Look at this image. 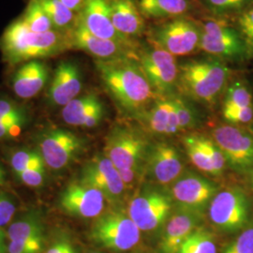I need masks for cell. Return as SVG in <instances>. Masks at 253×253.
Here are the masks:
<instances>
[{"label": "cell", "mask_w": 253, "mask_h": 253, "mask_svg": "<svg viewBox=\"0 0 253 253\" xmlns=\"http://www.w3.org/2000/svg\"><path fill=\"white\" fill-rule=\"evenodd\" d=\"M95 66L103 86L123 113L143 115L159 98L137 59L95 60Z\"/></svg>", "instance_id": "cell-1"}, {"label": "cell", "mask_w": 253, "mask_h": 253, "mask_svg": "<svg viewBox=\"0 0 253 253\" xmlns=\"http://www.w3.org/2000/svg\"><path fill=\"white\" fill-rule=\"evenodd\" d=\"M69 50H72L70 33L57 30L36 33L21 19L11 23L0 38L3 60L9 66L54 57Z\"/></svg>", "instance_id": "cell-2"}, {"label": "cell", "mask_w": 253, "mask_h": 253, "mask_svg": "<svg viewBox=\"0 0 253 253\" xmlns=\"http://www.w3.org/2000/svg\"><path fill=\"white\" fill-rule=\"evenodd\" d=\"M232 76L227 62L209 56L179 64L177 88L200 103L213 105L224 93Z\"/></svg>", "instance_id": "cell-3"}, {"label": "cell", "mask_w": 253, "mask_h": 253, "mask_svg": "<svg viewBox=\"0 0 253 253\" xmlns=\"http://www.w3.org/2000/svg\"><path fill=\"white\" fill-rule=\"evenodd\" d=\"M118 169L126 189L134 185L148 156L144 136L129 126L112 127L105 139L104 154Z\"/></svg>", "instance_id": "cell-4"}, {"label": "cell", "mask_w": 253, "mask_h": 253, "mask_svg": "<svg viewBox=\"0 0 253 253\" xmlns=\"http://www.w3.org/2000/svg\"><path fill=\"white\" fill-rule=\"evenodd\" d=\"M200 51L225 62L242 63L253 53L235 26L224 19L210 18L200 22Z\"/></svg>", "instance_id": "cell-5"}, {"label": "cell", "mask_w": 253, "mask_h": 253, "mask_svg": "<svg viewBox=\"0 0 253 253\" xmlns=\"http://www.w3.org/2000/svg\"><path fill=\"white\" fill-rule=\"evenodd\" d=\"M150 43L162 48L173 56H187L200 51V22L188 16L161 21L146 29Z\"/></svg>", "instance_id": "cell-6"}, {"label": "cell", "mask_w": 253, "mask_h": 253, "mask_svg": "<svg viewBox=\"0 0 253 253\" xmlns=\"http://www.w3.org/2000/svg\"><path fill=\"white\" fill-rule=\"evenodd\" d=\"M91 240L114 253H125L140 242L141 230L121 209L104 211L96 217L90 230Z\"/></svg>", "instance_id": "cell-7"}, {"label": "cell", "mask_w": 253, "mask_h": 253, "mask_svg": "<svg viewBox=\"0 0 253 253\" xmlns=\"http://www.w3.org/2000/svg\"><path fill=\"white\" fill-rule=\"evenodd\" d=\"M208 215L218 230L236 233L249 226L253 215V203L244 190L230 187L216 193L209 204Z\"/></svg>", "instance_id": "cell-8"}, {"label": "cell", "mask_w": 253, "mask_h": 253, "mask_svg": "<svg viewBox=\"0 0 253 253\" xmlns=\"http://www.w3.org/2000/svg\"><path fill=\"white\" fill-rule=\"evenodd\" d=\"M36 149L49 170L68 169L84 150L85 143L73 131L61 127H47L35 135Z\"/></svg>", "instance_id": "cell-9"}, {"label": "cell", "mask_w": 253, "mask_h": 253, "mask_svg": "<svg viewBox=\"0 0 253 253\" xmlns=\"http://www.w3.org/2000/svg\"><path fill=\"white\" fill-rule=\"evenodd\" d=\"M137 61L158 97L174 95L179 75V64L175 56L148 42L140 46Z\"/></svg>", "instance_id": "cell-10"}, {"label": "cell", "mask_w": 253, "mask_h": 253, "mask_svg": "<svg viewBox=\"0 0 253 253\" xmlns=\"http://www.w3.org/2000/svg\"><path fill=\"white\" fill-rule=\"evenodd\" d=\"M172 211V199L163 191L146 190L130 200L127 214L141 232L162 226Z\"/></svg>", "instance_id": "cell-11"}, {"label": "cell", "mask_w": 253, "mask_h": 253, "mask_svg": "<svg viewBox=\"0 0 253 253\" xmlns=\"http://www.w3.org/2000/svg\"><path fill=\"white\" fill-rule=\"evenodd\" d=\"M107 200L100 190L80 181L65 187L57 200L64 214L79 218H96L104 212Z\"/></svg>", "instance_id": "cell-12"}, {"label": "cell", "mask_w": 253, "mask_h": 253, "mask_svg": "<svg viewBox=\"0 0 253 253\" xmlns=\"http://www.w3.org/2000/svg\"><path fill=\"white\" fill-rule=\"evenodd\" d=\"M212 137L235 170L248 172L253 169V135L238 126L222 125L215 127Z\"/></svg>", "instance_id": "cell-13"}, {"label": "cell", "mask_w": 253, "mask_h": 253, "mask_svg": "<svg viewBox=\"0 0 253 253\" xmlns=\"http://www.w3.org/2000/svg\"><path fill=\"white\" fill-rule=\"evenodd\" d=\"M70 40L72 49L81 50L98 61L123 58L138 59V50L140 47L135 48L94 36L79 18L74 28L70 32Z\"/></svg>", "instance_id": "cell-14"}, {"label": "cell", "mask_w": 253, "mask_h": 253, "mask_svg": "<svg viewBox=\"0 0 253 253\" xmlns=\"http://www.w3.org/2000/svg\"><path fill=\"white\" fill-rule=\"evenodd\" d=\"M79 181L100 190L111 204L120 202L126 190L118 169L104 155H96L83 166Z\"/></svg>", "instance_id": "cell-15"}, {"label": "cell", "mask_w": 253, "mask_h": 253, "mask_svg": "<svg viewBox=\"0 0 253 253\" xmlns=\"http://www.w3.org/2000/svg\"><path fill=\"white\" fill-rule=\"evenodd\" d=\"M83 89V74L73 60H64L57 65L49 83L46 101L51 108L66 106L76 99Z\"/></svg>", "instance_id": "cell-16"}, {"label": "cell", "mask_w": 253, "mask_h": 253, "mask_svg": "<svg viewBox=\"0 0 253 253\" xmlns=\"http://www.w3.org/2000/svg\"><path fill=\"white\" fill-rule=\"evenodd\" d=\"M217 192V186L207 178L189 173L175 181L172 199L183 210L197 213L207 208Z\"/></svg>", "instance_id": "cell-17"}, {"label": "cell", "mask_w": 253, "mask_h": 253, "mask_svg": "<svg viewBox=\"0 0 253 253\" xmlns=\"http://www.w3.org/2000/svg\"><path fill=\"white\" fill-rule=\"evenodd\" d=\"M79 19L94 36L135 48L141 46L138 42L126 39L117 30L111 18L108 0H86Z\"/></svg>", "instance_id": "cell-18"}, {"label": "cell", "mask_w": 253, "mask_h": 253, "mask_svg": "<svg viewBox=\"0 0 253 253\" xmlns=\"http://www.w3.org/2000/svg\"><path fill=\"white\" fill-rule=\"evenodd\" d=\"M7 234L9 241H19L44 249L47 240L43 210L38 208H28L16 215L9 223Z\"/></svg>", "instance_id": "cell-19"}, {"label": "cell", "mask_w": 253, "mask_h": 253, "mask_svg": "<svg viewBox=\"0 0 253 253\" xmlns=\"http://www.w3.org/2000/svg\"><path fill=\"white\" fill-rule=\"evenodd\" d=\"M50 80V70L42 60H32L22 64L13 73L10 85L14 94L23 100L39 95Z\"/></svg>", "instance_id": "cell-20"}, {"label": "cell", "mask_w": 253, "mask_h": 253, "mask_svg": "<svg viewBox=\"0 0 253 253\" xmlns=\"http://www.w3.org/2000/svg\"><path fill=\"white\" fill-rule=\"evenodd\" d=\"M108 3L112 22L121 35L133 42L145 35V17L134 0H108Z\"/></svg>", "instance_id": "cell-21"}, {"label": "cell", "mask_w": 253, "mask_h": 253, "mask_svg": "<svg viewBox=\"0 0 253 253\" xmlns=\"http://www.w3.org/2000/svg\"><path fill=\"white\" fill-rule=\"evenodd\" d=\"M148 153L149 169L155 180L167 185L177 180L183 171V163L177 150L166 143H159Z\"/></svg>", "instance_id": "cell-22"}, {"label": "cell", "mask_w": 253, "mask_h": 253, "mask_svg": "<svg viewBox=\"0 0 253 253\" xmlns=\"http://www.w3.org/2000/svg\"><path fill=\"white\" fill-rule=\"evenodd\" d=\"M144 115L147 126L155 133L172 135L179 131L174 95L157 98Z\"/></svg>", "instance_id": "cell-23"}, {"label": "cell", "mask_w": 253, "mask_h": 253, "mask_svg": "<svg viewBox=\"0 0 253 253\" xmlns=\"http://www.w3.org/2000/svg\"><path fill=\"white\" fill-rule=\"evenodd\" d=\"M198 214L185 211L171 217L161 240L162 253H177L181 245L196 229Z\"/></svg>", "instance_id": "cell-24"}, {"label": "cell", "mask_w": 253, "mask_h": 253, "mask_svg": "<svg viewBox=\"0 0 253 253\" xmlns=\"http://www.w3.org/2000/svg\"><path fill=\"white\" fill-rule=\"evenodd\" d=\"M138 7L145 18L165 21L186 16L193 4L191 0H139Z\"/></svg>", "instance_id": "cell-25"}, {"label": "cell", "mask_w": 253, "mask_h": 253, "mask_svg": "<svg viewBox=\"0 0 253 253\" xmlns=\"http://www.w3.org/2000/svg\"><path fill=\"white\" fill-rule=\"evenodd\" d=\"M104 104L96 93H86L72 100L61 112L64 122L70 126H84L91 115Z\"/></svg>", "instance_id": "cell-26"}, {"label": "cell", "mask_w": 253, "mask_h": 253, "mask_svg": "<svg viewBox=\"0 0 253 253\" xmlns=\"http://www.w3.org/2000/svg\"><path fill=\"white\" fill-rule=\"evenodd\" d=\"M211 17L235 19L246 9L253 6V0H195Z\"/></svg>", "instance_id": "cell-27"}, {"label": "cell", "mask_w": 253, "mask_h": 253, "mask_svg": "<svg viewBox=\"0 0 253 253\" xmlns=\"http://www.w3.org/2000/svg\"><path fill=\"white\" fill-rule=\"evenodd\" d=\"M51 20L54 29L70 33L79 18V13L68 9L59 0H37Z\"/></svg>", "instance_id": "cell-28"}, {"label": "cell", "mask_w": 253, "mask_h": 253, "mask_svg": "<svg viewBox=\"0 0 253 253\" xmlns=\"http://www.w3.org/2000/svg\"><path fill=\"white\" fill-rule=\"evenodd\" d=\"M177 253H217L214 235L205 228H196L181 245Z\"/></svg>", "instance_id": "cell-29"}, {"label": "cell", "mask_w": 253, "mask_h": 253, "mask_svg": "<svg viewBox=\"0 0 253 253\" xmlns=\"http://www.w3.org/2000/svg\"><path fill=\"white\" fill-rule=\"evenodd\" d=\"M9 167L14 175L28 169L47 167L42 155L36 148L21 147L13 150L9 158Z\"/></svg>", "instance_id": "cell-30"}, {"label": "cell", "mask_w": 253, "mask_h": 253, "mask_svg": "<svg viewBox=\"0 0 253 253\" xmlns=\"http://www.w3.org/2000/svg\"><path fill=\"white\" fill-rule=\"evenodd\" d=\"M253 106V93L242 80L230 82L224 91L223 109H238Z\"/></svg>", "instance_id": "cell-31"}, {"label": "cell", "mask_w": 253, "mask_h": 253, "mask_svg": "<svg viewBox=\"0 0 253 253\" xmlns=\"http://www.w3.org/2000/svg\"><path fill=\"white\" fill-rule=\"evenodd\" d=\"M20 19L30 30L36 33H46L55 30L45 10L37 0L28 1L27 9Z\"/></svg>", "instance_id": "cell-32"}, {"label": "cell", "mask_w": 253, "mask_h": 253, "mask_svg": "<svg viewBox=\"0 0 253 253\" xmlns=\"http://www.w3.org/2000/svg\"><path fill=\"white\" fill-rule=\"evenodd\" d=\"M185 150L190 158V162L197 169L204 172H208L211 175H215V170L212 162L210 161L208 154L206 153L203 145L200 142L198 134L188 135L184 138Z\"/></svg>", "instance_id": "cell-33"}, {"label": "cell", "mask_w": 253, "mask_h": 253, "mask_svg": "<svg viewBox=\"0 0 253 253\" xmlns=\"http://www.w3.org/2000/svg\"><path fill=\"white\" fill-rule=\"evenodd\" d=\"M30 122V115L11 117L0 120V141L10 140L21 135Z\"/></svg>", "instance_id": "cell-34"}, {"label": "cell", "mask_w": 253, "mask_h": 253, "mask_svg": "<svg viewBox=\"0 0 253 253\" xmlns=\"http://www.w3.org/2000/svg\"><path fill=\"white\" fill-rule=\"evenodd\" d=\"M18 202L16 197L6 190H0V227L4 228L12 221L17 214Z\"/></svg>", "instance_id": "cell-35"}, {"label": "cell", "mask_w": 253, "mask_h": 253, "mask_svg": "<svg viewBox=\"0 0 253 253\" xmlns=\"http://www.w3.org/2000/svg\"><path fill=\"white\" fill-rule=\"evenodd\" d=\"M233 25L253 54V6L235 17Z\"/></svg>", "instance_id": "cell-36"}, {"label": "cell", "mask_w": 253, "mask_h": 253, "mask_svg": "<svg viewBox=\"0 0 253 253\" xmlns=\"http://www.w3.org/2000/svg\"><path fill=\"white\" fill-rule=\"evenodd\" d=\"M174 101L179 131L194 126L197 121L195 109L187 100L182 99L180 96L174 95Z\"/></svg>", "instance_id": "cell-37"}, {"label": "cell", "mask_w": 253, "mask_h": 253, "mask_svg": "<svg viewBox=\"0 0 253 253\" xmlns=\"http://www.w3.org/2000/svg\"><path fill=\"white\" fill-rule=\"evenodd\" d=\"M22 184L32 189H40L44 187L48 181V168L39 167L28 169L15 175Z\"/></svg>", "instance_id": "cell-38"}, {"label": "cell", "mask_w": 253, "mask_h": 253, "mask_svg": "<svg viewBox=\"0 0 253 253\" xmlns=\"http://www.w3.org/2000/svg\"><path fill=\"white\" fill-rule=\"evenodd\" d=\"M222 253H253V223L242 230Z\"/></svg>", "instance_id": "cell-39"}, {"label": "cell", "mask_w": 253, "mask_h": 253, "mask_svg": "<svg viewBox=\"0 0 253 253\" xmlns=\"http://www.w3.org/2000/svg\"><path fill=\"white\" fill-rule=\"evenodd\" d=\"M44 253H77V252L67 234L57 231L50 239Z\"/></svg>", "instance_id": "cell-40"}, {"label": "cell", "mask_w": 253, "mask_h": 253, "mask_svg": "<svg viewBox=\"0 0 253 253\" xmlns=\"http://www.w3.org/2000/svg\"><path fill=\"white\" fill-rule=\"evenodd\" d=\"M30 115L29 111L24 105H21L9 97L0 96V120L11 117Z\"/></svg>", "instance_id": "cell-41"}, {"label": "cell", "mask_w": 253, "mask_h": 253, "mask_svg": "<svg viewBox=\"0 0 253 253\" xmlns=\"http://www.w3.org/2000/svg\"><path fill=\"white\" fill-rule=\"evenodd\" d=\"M222 116L231 124H249L253 121V106L238 109H223Z\"/></svg>", "instance_id": "cell-42"}, {"label": "cell", "mask_w": 253, "mask_h": 253, "mask_svg": "<svg viewBox=\"0 0 253 253\" xmlns=\"http://www.w3.org/2000/svg\"><path fill=\"white\" fill-rule=\"evenodd\" d=\"M44 249L29 246L19 241L8 242V253H42Z\"/></svg>", "instance_id": "cell-43"}, {"label": "cell", "mask_w": 253, "mask_h": 253, "mask_svg": "<svg viewBox=\"0 0 253 253\" xmlns=\"http://www.w3.org/2000/svg\"><path fill=\"white\" fill-rule=\"evenodd\" d=\"M68 9L76 13H80L86 0H59Z\"/></svg>", "instance_id": "cell-44"}, {"label": "cell", "mask_w": 253, "mask_h": 253, "mask_svg": "<svg viewBox=\"0 0 253 253\" xmlns=\"http://www.w3.org/2000/svg\"><path fill=\"white\" fill-rule=\"evenodd\" d=\"M7 183V172L3 165L0 163V188L4 187Z\"/></svg>", "instance_id": "cell-45"}, {"label": "cell", "mask_w": 253, "mask_h": 253, "mask_svg": "<svg viewBox=\"0 0 253 253\" xmlns=\"http://www.w3.org/2000/svg\"><path fill=\"white\" fill-rule=\"evenodd\" d=\"M9 242V238H8V234L7 231L4 230V228L0 227V245H8Z\"/></svg>", "instance_id": "cell-46"}, {"label": "cell", "mask_w": 253, "mask_h": 253, "mask_svg": "<svg viewBox=\"0 0 253 253\" xmlns=\"http://www.w3.org/2000/svg\"><path fill=\"white\" fill-rule=\"evenodd\" d=\"M248 177H249V183H250L251 189L253 192V168L248 172Z\"/></svg>", "instance_id": "cell-47"}, {"label": "cell", "mask_w": 253, "mask_h": 253, "mask_svg": "<svg viewBox=\"0 0 253 253\" xmlns=\"http://www.w3.org/2000/svg\"><path fill=\"white\" fill-rule=\"evenodd\" d=\"M0 253H8V245H0Z\"/></svg>", "instance_id": "cell-48"}, {"label": "cell", "mask_w": 253, "mask_h": 253, "mask_svg": "<svg viewBox=\"0 0 253 253\" xmlns=\"http://www.w3.org/2000/svg\"></svg>", "instance_id": "cell-49"}]
</instances>
